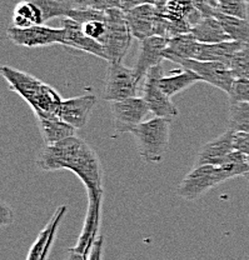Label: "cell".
<instances>
[{
    "label": "cell",
    "mask_w": 249,
    "mask_h": 260,
    "mask_svg": "<svg viewBox=\"0 0 249 260\" xmlns=\"http://www.w3.org/2000/svg\"><path fill=\"white\" fill-rule=\"evenodd\" d=\"M142 80L134 68L131 69L121 61H112L108 67L103 99L113 103L137 96Z\"/></svg>",
    "instance_id": "7"
},
{
    "label": "cell",
    "mask_w": 249,
    "mask_h": 260,
    "mask_svg": "<svg viewBox=\"0 0 249 260\" xmlns=\"http://www.w3.org/2000/svg\"><path fill=\"white\" fill-rule=\"evenodd\" d=\"M155 7L159 14L168 21L169 39L191 32L192 28L203 18L192 0H158Z\"/></svg>",
    "instance_id": "6"
},
{
    "label": "cell",
    "mask_w": 249,
    "mask_h": 260,
    "mask_svg": "<svg viewBox=\"0 0 249 260\" xmlns=\"http://www.w3.org/2000/svg\"><path fill=\"white\" fill-rule=\"evenodd\" d=\"M245 3H247V4H249V0H245Z\"/></svg>",
    "instance_id": "39"
},
{
    "label": "cell",
    "mask_w": 249,
    "mask_h": 260,
    "mask_svg": "<svg viewBox=\"0 0 249 260\" xmlns=\"http://www.w3.org/2000/svg\"><path fill=\"white\" fill-rule=\"evenodd\" d=\"M14 221V211H13L12 208L7 204V203L3 200L2 202V220H0V224H2V228H5Z\"/></svg>",
    "instance_id": "34"
},
{
    "label": "cell",
    "mask_w": 249,
    "mask_h": 260,
    "mask_svg": "<svg viewBox=\"0 0 249 260\" xmlns=\"http://www.w3.org/2000/svg\"><path fill=\"white\" fill-rule=\"evenodd\" d=\"M96 104L97 96L94 94L69 98L61 102L58 115L77 130L82 129L88 123L89 115Z\"/></svg>",
    "instance_id": "16"
},
{
    "label": "cell",
    "mask_w": 249,
    "mask_h": 260,
    "mask_svg": "<svg viewBox=\"0 0 249 260\" xmlns=\"http://www.w3.org/2000/svg\"><path fill=\"white\" fill-rule=\"evenodd\" d=\"M38 120V125H39L40 133L44 139L45 145L54 144L60 140L67 139V138L74 137L75 129L67 121H64L56 114L53 115H35Z\"/></svg>",
    "instance_id": "19"
},
{
    "label": "cell",
    "mask_w": 249,
    "mask_h": 260,
    "mask_svg": "<svg viewBox=\"0 0 249 260\" xmlns=\"http://www.w3.org/2000/svg\"><path fill=\"white\" fill-rule=\"evenodd\" d=\"M67 260H86V258L84 255H82L80 253L74 251L73 249H69V254H68Z\"/></svg>",
    "instance_id": "37"
},
{
    "label": "cell",
    "mask_w": 249,
    "mask_h": 260,
    "mask_svg": "<svg viewBox=\"0 0 249 260\" xmlns=\"http://www.w3.org/2000/svg\"><path fill=\"white\" fill-rule=\"evenodd\" d=\"M126 18L132 35L137 39L143 40L153 35H161L169 39L168 21L159 14L154 4L138 5L126 12Z\"/></svg>",
    "instance_id": "8"
},
{
    "label": "cell",
    "mask_w": 249,
    "mask_h": 260,
    "mask_svg": "<svg viewBox=\"0 0 249 260\" xmlns=\"http://www.w3.org/2000/svg\"><path fill=\"white\" fill-rule=\"evenodd\" d=\"M213 16L218 19L224 30L231 38V40L243 43V44H249V21L247 19L223 14L218 10H215Z\"/></svg>",
    "instance_id": "25"
},
{
    "label": "cell",
    "mask_w": 249,
    "mask_h": 260,
    "mask_svg": "<svg viewBox=\"0 0 249 260\" xmlns=\"http://www.w3.org/2000/svg\"><path fill=\"white\" fill-rule=\"evenodd\" d=\"M229 180L228 174L216 165H194L177 188V194L186 202H196L210 189Z\"/></svg>",
    "instance_id": "4"
},
{
    "label": "cell",
    "mask_w": 249,
    "mask_h": 260,
    "mask_svg": "<svg viewBox=\"0 0 249 260\" xmlns=\"http://www.w3.org/2000/svg\"><path fill=\"white\" fill-rule=\"evenodd\" d=\"M107 32L102 44L108 54V61H121L132 45L133 35L127 23L126 12L120 8L107 10Z\"/></svg>",
    "instance_id": "5"
},
{
    "label": "cell",
    "mask_w": 249,
    "mask_h": 260,
    "mask_svg": "<svg viewBox=\"0 0 249 260\" xmlns=\"http://www.w3.org/2000/svg\"><path fill=\"white\" fill-rule=\"evenodd\" d=\"M37 165L43 172H73L85 185L88 197L104 193L103 169L98 155L83 139L75 135L45 145L38 155Z\"/></svg>",
    "instance_id": "1"
},
{
    "label": "cell",
    "mask_w": 249,
    "mask_h": 260,
    "mask_svg": "<svg viewBox=\"0 0 249 260\" xmlns=\"http://www.w3.org/2000/svg\"><path fill=\"white\" fill-rule=\"evenodd\" d=\"M198 43L199 42L193 37L192 32L170 38L168 47L163 53L164 59L173 63H178L183 59H194Z\"/></svg>",
    "instance_id": "22"
},
{
    "label": "cell",
    "mask_w": 249,
    "mask_h": 260,
    "mask_svg": "<svg viewBox=\"0 0 249 260\" xmlns=\"http://www.w3.org/2000/svg\"><path fill=\"white\" fill-rule=\"evenodd\" d=\"M2 75L9 84L12 91L20 95L30 105L35 115H58L63 99L55 89L29 73L13 67L4 65L2 68Z\"/></svg>",
    "instance_id": "2"
},
{
    "label": "cell",
    "mask_w": 249,
    "mask_h": 260,
    "mask_svg": "<svg viewBox=\"0 0 249 260\" xmlns=\"http://www.w3.org/2000/svg\"><path fill=\"white\" fill-rule=\"evenodd\" d=\"M158 0H121V9L124 12H128V10L133 9V8L138 7V5L143 4H157Z\"/></svg>",
    "instance_id": "36"
},
{
    "label": "cell",
    "mask_w": 249,
    "mask_h": 260,
    "mask_svg": "<svg viewBox=\"0 0 249 260\" xmlns=\"http://www.w3.org/2000/svg\"><path fill=\"white\" fill-rule=\"evenodd\" d=\"M234 150L242 151L249 155V132H237L233 137Z\"/></svg>",
    "instance_id": "32"
},
{
    "label": "cell",
    "mask_w": 249,
    "mask_h": 260,
    "mask_svg": "<svg viewBox=\"0 0 249 260\" xmlns=\"http://www.w3.org/2000/svg\"><path fill=\"white\" fill-rule=\"evenodd\" d=\"M200 80V77L193 70L186 69V68H179V69H174L172 74L164 75L161 79V86L163 89L164 93L168 96L172 98L175 94L180 93V91L185 90L189 86L194 85Z\"/></svg>",
    "instance_id": "23"
},
{
    "label": "cell",
    "mask_w": 249,
    "mask_h": 260,
    "mask_svg": "<svg viewBox=\"0 0 249 260\" xmlns=\"http://www.w3.org/2000/svg\"><path fill=\"white\" fill-rule=\"evenodd\" d=\"M228 129L237 132H249V103L229 102Z\"/></svg>",
    "instance_id": "26"
},
{
    "label": "cell",
    "mask_w": 249,
    "mask_h": 260,
    "mask_svg": "<svg viewBox=\"0 0 249 260\" xmlns=\"http://www.w3.org/2000/svg\"><path fill=\"white\" fill-rule=\"evenodd\" d=\"M229 95V102L249 103V80L235 79Z\"/></svg>",
    "instance_id": "30"
},
{
    "label": "cell",
    "mask_w": 249,
    "mask_h": 260,
    "mask_svg": "<svg viewBox=\"0 0 249 260\" xmlns=\"http://www.w3.org/2000/svg\"><path fill=\"white\" fill-rule=\"evenodd\" d=\"M7 37L13 44L25 48H40L66 43V30L63 28H50L45 25H34L29 28L9 26Z\"/></svg>",
    "instance_id": "9"
},
{
    "label": "cell",
    "mask_w": 249,
    "mask_h": 260,
    "mask_svg": "<svg viewBox=\"0 0 249 260\" xmlns=\"http://www.w3.org/2000/svg\"><path fill=\"white\" fill-rule=\"evenodd\" d=\"M177 64L186 69L193 70L194 73L200 77V80L204 83L210 84L215 88L221 89L224 93L229 94L232 90V86L237 78L233 74L232 69L221 61H202L196 59H183Z\"/></svg>",
    "instance_id": "12"
},
{
    "label": "cell",
    "mask_w": 249,
    "mask_h": 260,
    "mask_svg": "<svg viewBox=\"0 0 249 260\" xmlns=\"http://www.w3.org/2000/svg\"><path fill=\"white\" fill-rule=\"evenodd\" d=\"M103 246H104V237L100 235L97 242L94 243L86 260H103Z\"/></svg>",
    "instance_id": "35"
},
{
    "label": "cell",
    "mask_w": 249,
    "mask_h": 260,
    "mask_svg": "<svg viewBox=\"0 0 249 260\" xmlns=\"http://www.w3.org/2000/svg\"><path fill=\"white\" fill-rule=\"evenodd\" d=\"M12 20L13 26L18 28H29L45 23L42 9L34 0H23L18 3L13 12Z\"/></svg>",
    "instance_id": "24"
},
{
    "label": "cell",
    "mask_w": 249,
    "mask_h": 260,
    "mask_svg": "<svg viewBox=\"0 0 249 260\" xmlns=\"http://www.w3.org/2000/svg\"><path fill=\"white\" fill-rule=\"evenodd\" d=\"M242 45L243 43L233 42V40L214 43V44L198 43L194 59L202 61H221V63H224L229 67L232 58Z\"/></svg>",
    "instance_id": "20"
},
{
    "label": "cell",
    "mask_w": 249,
    "mask_h": 260,
    "mask_svg": "<svg viewBox=\"0 0 249 260\" xmlns=\"http://www.w3.org/2000/svg\"><path fill=\"white\" fill-rule=\"evenodd\" d=\"M194 7L203 16H213L215 12V0H192Z\"/></svg>",
    "instance_id": "33"
},
{
    "label": "cell",
    "mask_w": 249,
    "mask_h": 260,
    "mask_svg": "<svg viewBox=\"0 0 249 260\" xmlns=\"http://www.w3.org/2000/svg\"><path fill=\"white\" fill-rule=\"evenodd\" d=\"M164 77L163 65L153 67L147 73L143 85V98L149 105L150 113L161 118L172 119L178 115V110L161 86V79Z\"/></svg>",
    "instance_id": "10"
},
{
    "label": "cell",
    "mask_w": 249,
    "mask_h": 260,
    "mask_svg": "<svg viewBox=\"0 0 249 260\" xmlns=\"http://www.w3.org/2000/svg\"><path fill=\"white\" fill-rule=\"evenodd\" d=\"M67 205H60V207L56 208L53 216L50 218L49 223L39 233L33 245L29 249V253L25 260H48L50 249L53 246L54 239H55L56 232H58V228L60 225L64 215L67 214Z\"/></svg>",
    "instance_id": "17"
},
{
    "label": "cell",
    "mask_w": 249,
    "mask_h": 260,
    "mask_svg": "<svg viewBox=\"0 0 249 260\" xmlns=\"http://www.w3.org/2000/svg\"><path fill=\"white\" fill-rule=\"evenodd\" d=\"M233 137H234V132L228 129L218 138L203 145L196 159V165L210 164L216 165V167L221 165L224 159L234 150Z\"/></svg>",
    "instance_id": "18"
},
{
    "label": "cell",
    "mask_w": 249,
    "mask_h": 260,
    "mask_svg": "<svg viewBox=\"0 0 249 260\" xmlns=\"http://www.w3.org/2000/svg\"><path fill=\"white\" fill-rule=\"evenodd\" d=\"M215 9L223 14L247 19L245 0H215Z\"/></svg>",
    "instance_id": "29"
},
{
    "label": "cell",
    "mask_w": 249,
    "mask_h": 260,
    "mask_svg": "<svg viewBox=\"0 0 249 260\" xmlns=\"http://www.w3.org/2000/svg\"><path fill=\"white\" fill-rule=\"evenodd\" d=\"M102 203L103 194L89 195L88 197V211H86L82 233H80L79 238H78V243L72 248L73 250L80 253L85 258H88L94 243L99 238Z\"/></svg>",
    "instance_id": "13"
},
{
    "label": "cell",
    "mask_w": 249,
    "mask_h": 260,
    "mask_svg": "<svg viewBox=\"0 0 249 260\" xmlns=\"http://www.w3.org/2000/svg\"><path fill=\"white\" fill-rule=\"evenodd\" d=\"M229 68L237 79L249 80V44H243L232 58Z\"/></svg>",
    "instance_id": "28"
},
{
    "label": "cell",
    "mask_w": 249,
    "mask_h": 260,
    "mask_svg": "<svg viewBox=\"0 0 249 260\" xmlns=\"http://www.w3.org/2000/svg\"><path fill=\"white\" fill-rule=\"evenodd\" d=\"M191 32L199 43H204V44H214V43L231 40L229 35L227 34L215 16H203L192 28Z\"/></svg>",
    "instance_id": "21"
},
{
    "label": "cell",
    "mask_w": 249,
    "mask_h": 260,
    "mask_svg": "<svg viewBox=\"0 0 249 260\" xmlns=\"http://www.w3.org/2000/svg\"><path fill=\"white\" fill-rule=\"evenodd\" d=\"M139 42V55L134 70L138 77L144 80L145 75L151 68L162 64V61L164 60L163 53L168 47L169 39L161 35H153Z\"/></svg>",
    "instance_id": "14"
},
{
    "label": "cell",
    "mask_w": 249,
    "mask_h": 260,
    "mask_svg": "<svg viewBox=\"0 0 249 260\" xmlns=\"http://www.w3.org/2000/svg\"><path fill=\"white\" fill-rule=\"evenodd\" d=\"M249 156V155H248ZM243 177H244L245 178V180H247L248 181V184H249V170H248V172L247 173H245V174L244 175H243Z\"/></svg>",
    "instance_id": "38"
},
{
    "label": "cell",
    "mask_w": 249,
    "mask_h": 260,
    "mask_svg": "<svg viewBox=\"0 0 249 260\" xmlns=\"http://www.w3.org/2000/svg\"><path fill=\"white\" fill-rule=\"evenodd\" d=\"M218 167L223 168L229 179L240 177V175L243 177L249 170V156L242 151L233 150Z\"/></svg>",
    "instance_id": "27"
},
{
    "label": "cell",
    "mask_w": 249,
    "mask_h": 260,
    "mask_svg": "<svg viewBox=\"0 0 249 260\" xmlns=\"http://www.w3.org/2000/svg\"><path fill=\"white\" fill-rule=\"evenodd\" d=\"M110 110L114 119L115 132L119 134L133 132L150 113L149 105L147 104L144 98L139 96L113 102Z\"/></svg>",
    "instance_id": "11"
},
{
    "label": "cell",
    "mask_w": 249,
    "mask_h": 260,
    "mask_svg": "<svg viewBox=\"0 0 249 260\" xmlns=\"http://www.w3.org/2000/svg\"><path fill=\"white\" fill-rule=\"evenodd\" d=\"M61 28L66 30V43L64 47L78 49V50L85 51V53L96 55L98 58L108 60V54L105 48L103 47L102 43L98 40L93 39V38L88 37L85 32L83 31L82 25L77 23L73 19L64 16L61 20Z\"/></svg>",
    "instance_id": "15"
},
{
    "label": "cell",
    "mask_w": 249,
    "mask_h": 260,
    "mask_svg": "<svg viewBox=\"0 0 249 260\" xmlns=\"http://www.w3.org/2000/svg\"><path fill=\"white\" fill-rule=\"evenodd\" d=\"M170 121L172 119L155 116L143 121L132 132L137 140L139 155L145 162L158 164L163 161L169 146Z\"/></svg>",
    "instance_id": "3"
},
{
    "label": "cell",
    "mask_w": 249,
    "mask_h": 260,
    "mask_svg": "<svg viewBox=\"0 0 249 260\" xmlns=\"http://www.w3.org/2000/svg\"><path fill=\"white\" fill-rule=\"evenodd\" d=\"M78 4H79V9L90 8V9L102 10V12H107L114 8L121 9V0H78Z\"/></svg>",
    "instance_id": "31"
}]
</instances>
